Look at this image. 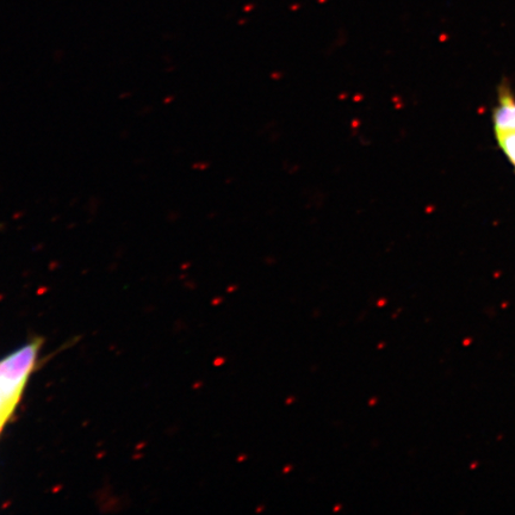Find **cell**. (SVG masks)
Masks as SVG:
<instances>
[{"mask_svg": "<svg viewBox=\"0 0 515 515\" xmlns=\"http://www.w3.org/2000/svg\"><path fill=\"white\" fill-rule=\"evenodd\" d=\"M11 415L12 414L10 413V410L7 409V405H6V403H5L4 397H2L1 391H0V432H1V429L5 426V423L10 420Z\"/></svg>", "mask_w": 515, "mask_h": 515, "instance_id": "277c9868", "label": "cell"}, {"mask_svg": "<svg viewBox=\"0 0 515 515\" xmlns=\"http://www.w3.org/2000/svg\"><path fill=\"white\" fill-rule=\"evenodd\" d=\"M496 140H498L499 147L508 159L511 165L515 170V131L514 130H507V131H495Z\"/></svg>", "mask_w": 515, "mask_h": 515, "instance_id": "3957f363", "label": "cell"}, {"mask_svg": "<svg viewBox=\"0 0 515 515\" xmlns=\"http://www.w3.org/2000/svg\"><path fill=\"white\" fill-rule=\"evenodd\" d=\"M41 345L42 341L36 339L0 360V391L11 414L17 408L35 368Z\"/></svg>", "mask_w": 515, "mask_h": 515, "instance_id": "6da1fadb", "label": "cell"}, {"mask_svg": "<svg viewBox=\"0 0 515 515\" xmlns=\"http://www.w3.org/2000/svg\"><path fill=\"white\" fill-rule=\"evenodd\" d=\"M498 105L493 110L494 131H515V98L507 84L498 90Z\"/></svg>", "mask_w": 515, "mask_h": 515, "instance_id": "7a4b0ae2", "label": "cell"}]
</instances>
